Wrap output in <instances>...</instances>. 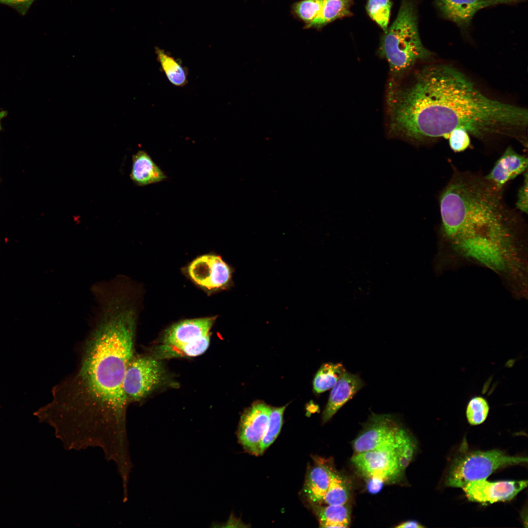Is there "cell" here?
I'll return each instance as SVG.
<instances>
[{
    "label": "cell",
    "mask_w": 528,
    "mask_h": 528,
    "mask_svg": "<svg viewBox=\"0 0 528 528\" xmlns=\"http://www.w3.org/2000/svg\"><path fill=\"white\" fill-rule=\"evenodd\" d=\"M94 301L78 365L55 386L53 399L42 412L57 424L118 429L129 405L123 383L134 354L137 313L126 293L108 292Z\"/></svg>",
    "instance_id": "6da1fadb"
},
{
    "label": "cell",
    "mask_w": 528,
    "mask_h": 528,
    "mask_svg": "<svg viewBox=\"0 0 528 528\" xmlns=\"http://www.w3.org/2000/svg\"><path fill=\"white\" fill-rule=\"evenodd\" d=\"M387 102L389 134L414 145L448 138L461 128L477 137L524 129L528 111L488 98L450 66L427 67L411 81H391Z\"/></svg>",
    "instance_id": "7a4b0ae2"
},
{
    "label": "cell",
    "mask_w": 528,
    "mask_h": 528,
    "mask_svg": "<svg viewBox=\"0 0 528 528\" xmlns=\"http://www.w3.org/2000/svg\"><path fill=\"white\" fill-rule=\"evenodd\" d=\"M440 209L444 236L484 260L495 257L514 239V218L500 191L484 178L454 176L440 195Z\"/></svg>",
    "instance_id": "3957f363"
},
{
    "label": "cell",
    "mask_w": 528,
    "mask_h": 528,
    "mask_svg": "<svg viewBox=\"0 0 528 528\" xmlns=\"http://www.w3.org/2000/svg\"><path fill=\"white\" fill-rule=\"evenodd\" d=\"M378 53L388 62L392 81L431 55L419 38L416 7L411 0H402L396 19L380 40Z\"/></svg>",
    "instance_id": "277c9868"
},
{
    "label": "cell",
    "mask_w": 528,
    "mask_h": 528,
    "mask_svg": "<svg viewBox=\"0 0 528 528\" xmlns=\"http://www.w3.org/2000/svg\"><path fill=\"white\" fill-rule=\"evenodd\" d=\"M527 462L526 457L511 456L497 449L465 452L451 462L445 485L462 488L471 482L486 479L499 468Z\"/></svg>",
    "instance_id": "5b68a950"
},
{
    "label": "cell",
    "mask_w": 528,
    "mask_h": 528,
    "mask_svg": "<svg viewBox=\"0 0 528 528\" xmlns=\"http://www.w3.org/2000/svg\"><path fill=\"white\" fill-rule=\"evenodd\" d=\"M409 434L391 415L373 414L353 441L356 453L396 448Z\"/></svg>",
    "instance_id": "8992f818"
},
{
    "label": "cell",
    "mask_w": 528,
    "mask_h": 528,
    "mask_svg": "<svg viewBox=\"0 0 528 528\" xmlns=\"http://www.w3.org/2000/svg\"><path fill=\"white\" fill-rule=\"evenodd\" d=\"M163 376V369L156 359L134 354L128 363L123 383L129 404L146 397L160 383Z\"/></svg>",
    "instance_id": "52a82bcc"
},
{
    "label": "cell",
    "mask_w": 528,
    "mask_h": 528,
    "mask_svg": "<svg viewBox=\"0 0 528 528\" xmlns=\"http://www.w3.org/2000/svg\"><path fill=\"white\" fill-rule=\"evenodd\" d=\"M352 462L365 478L378 477L385 482L396 481L404 471L400 466L396 448L356 453Z\"/></svg>",
    "instance_id": "ba28073f"
},
{
    "label": "cell",
    "mask_w": 528,
    "mask_h": 528,
    "mask_svg": "<svg viewBox=\"0 0 528 528\" xmlns=\"http://www.w3.org/2000/svg\"><path fill=\"white\" fill-rule=\"evenodd\" d=\"M270 410L264 403H254L241 418L238 432L239 441L245 450L255 455L260 454Z\"/></svg>",
    "instance_id": "9c48e42d"
},
{
    "label": "cell",
    "mask_w": 528,
    "mask_h": 528,
    "mask_svg": "<svg viewBox=\"0 0 528 528\" xmlns=\"http://www.w3.org/2000/svg\"><path fill=\"white\" fill-rule=\"evenodd\" d=\"M527 485V480L490 482L482 479L471 482L462 489L469 501L485 505L509 501Z\"/></svg>",
    "instance_id": "30bf717a"
},
{
    "label": "cell",
    "mask_w": 528,
    "mask_h": 528,
    "mask_svg": "<svg viewBox=\"0 0 528 528\" xmlns=\"http://www.w3.org/2000/svg\"><path fill=\"white\" fill-rule=\"evenodd\" d=\"M188 272L195 283L208 289L226 286L232 277L230 266L220 256L212 254L195 259L189 264Z\"/></svg>",
    "instance_id": "8fae6325"
},
{
    "label": "cell",
    "mask_w": 528,
    "mask_h": 528,
    "mask_svg": "<svg viewBox=\"0 0 528 528\" xmlns=\"http://www.w3.org/2000/svg\"><path fill=\"white\" fill-rule=\"evenodd\" d=\"M524 0H435L441 16L457 24L461 31H468L475 14L480 10L498 4H514Z\"/></svg>",
    "instance_id": "7c38bea8"
},
{
    "label": "cell",
    "mask_w": 528,
    "mask_h": 528,
    "mask_svg": "<svg viewBox=\"0 0 528 528\" xmlns=\"http://www.w3.org/2000/svg\"><path fill=\"white\" fill-rule=\"evenodd\" d=\"M528 158L508 148L497 161L490 172L484 177L497 190L500 191L508 181L525 172Z\"/></svg>",
    "instance_id": "4fadbf2b"
},
{
    "label": "cell",
    "mask_w": 528,
    "mask_h": 528,
    "mask_svg": "<svg viewBox=\"0 0 528 528\" xmlns=\"http://www.w3.org/2000/svg\"><path fill=\"white\" fill-rule=\"evenodd\" d=\"M215 317L188 319L170 327L165 332L164 344L176 346L196 340L209 334Z\"/></svg>",
    "instance_id": "5bb4252c"
},
{
    "label": "cell",
    "mask_w": 528,
    "mask_h": 528,
    "mask_svg": "<svg viewBox=\"0 0 528 528\" xmlns=\"http://www.w3.org/2000/svg\"><path fill=\"white\" fill-rule=\"evenodd\" d=\"M363 386V382L358 375L344 371L332 387L323 413V422L329 421Z\"/></svg>",
    "instance_id": "9a60e30c"
},
{
    "label": "cell",
    "mask_w": 528,
    "mask_h": 528,
    "mask_svg": "<svg viewBox=\"0 0 528 528\" xmlns=\"http://www.w3.org/2000/svg\"><path fill=\"white\" fill-rule=\"evenodd\" d=\"M130 178L137 186L157 183L167 178L161 168L145 151L139 150L132 156Z\"/></svg>",
    "instance_id": "2e32d148"
},
{
    "label": "cell",
    "mask_w": 528,
    "mask_h": 528,
    "mask_svg": "<svg viewBox=\"0 0 528 528\" xmlns=\"http://www.w3.org/2000/svg\"><path fill=\"white\" fill-rule=\"evenodd\" d=\"M332 469L325 464L318 463L309 471L304 492L308 500L316 504L323 502L329 488Z\"/></svg>",
    "instance_id": "e0dca14e"
},
{
    "label": "cell",
    "mask_w": 528,
    "mask_h": 528,
    "mask_svg": "<svg viewBox=\"0 0 528 528\" xmlns=\"http://www.w3.org/2000/svg\"><path fill=\"white\" fill-rule=\"evenodd\" d=\"M353 0H325L316 17L306 28H320L336 19L352 15L350 7Z\"/></svg>",
    "instance_id": "ac0fdd59"
},
{
    "label": "cell",
    "mask_w": 528,
    "mask_h": 528,
    "mask_svg": "<svg viewBox=\"0 0 528 528\" xmlns=\"http://www.w3.org/2000/svg\"><path fill=\"white\" fill-rule=\"evenodd\" d=\"M156 58L169 81L173 85L182 87L187 82L188 72L180 62L164 50L156 47Z\"/></svg>",
    "instance_id": "d6986e66"
},
{
    "label": "cell",
    "mask_w": 528,
    "mask_h": 528,
    "mask_svg": "<svg viewBox=\"0 0 528 528\" xmlns=\"http://www.w3.org/2000/svg\"><path fill=\"white\" fill-rule=\"evenodd\" d=\"M317 513L320 526L323 528H347L350 523V508L346 505H329L319 506Z\"/></svg>",
    "instance_id": "ffe728a7"
},
{
    "label": "cell",
    "mask_w": 528,
    "mask_h": 528,
    "mask_svg": "<svg viewBox=\"0 0 528 528\" xmlns=\"http://www.w3.org/2000/svg\"><path fill=\"white\" fill-rule=\"evenodd\" d=\"M345 371L340 363L323 364L314 378V391L321 393L332 388Z\"/></svg>",
    "instance_id": "44dd1931"
},
{
    "label": "cell",
    "mask_w": 528,
    "mask_h": 528,
    "mask_svg": "<svg viewBox=\"0 0 528 528\" xmlns=\"http://www.w3.org/2000/svg\"><path fill=\"white\" fill-rule=\"evenodd\" d=\"M350 497L348 482L339 473L332 470L330 485L323 502L329 505H344Z\"/></svg>",
    "instance_id": "7402d4cb"
},
{
    "label": "cell",
    "mask_w": 528,
    "mask_h": 528,
    "mask_svg": "<svg viewBox=\"0 0 528 528\" xmlns=\"http://www.w3.org/2000/svg\"><path fill=\"white\" fill-rule=\"evenodd\" d=\"M210 333L196 340L176 346L164 345L162 348L164 352L170 355L176 354L183 356L194 357L203 353L208 349L210 344Z\"/></svg>",
    "instance_id": "603a6c76"
},
{
    "label": "cell",
    "mask_w": 528,
    "mask_h": 528,
    "mask_svg": "<svg viewBox=\"0 0 528 528\" xmlns=\"http://www.w3.org/2000/svg\"><path fill=\"white\" fill-rule=\"evenodd\" d=\"M286 406L271 408L267 427L263 438L260 454H262L275 440L283 423V417Z\"/></svg>",
    "instance_id": "cb8c5ba5"
},
{
    "label": "cell",
    "mask_w": 528,
    "mask_h": 528,
    "mask_svg": "<svg viewBox=\"0 0 528 528\" xmlns=\"http://www.w3.org/2000/svg\"><path fill=\"white\" fill-rule=\"evenodd\" d=\"M391 7L390 0H368L366 9L369 15L384 33L388 28Z\"/></svg>",
    "instance_id": "d4e9b609"
},
{
    "label": "cell",
    "mask_w": 528,
    "mask_h": 528,
    "mask_svg": "<svg viewBox=\"0 0 528 528\" xmlns=\"http://www.w3.org/2000/svg\"><path fill=\"white\" fill-rule=\"evenodd\" d=\"M489 406L487 400L480 396L472 398L467 405L466 417L468 422L472 425H479L487 418Z\"/></svg>",
    "instance_id": "484cf974"
},
{
    "label": "cell",
    "mask_w": 528,
    "mask_h": 528,
    "mask_svg": "<svg viewBox=\"0 0 528 528\" xmlns=\"http://www.w3.org/2000/svg\"><path fill=\"white\" fill-rule=\"evenodd\" d=\"M325 0H303L294 4L293 10L307 24L312 21L320 13Z\"/></svg>",
    "instance_id": "4316f807"
},
{
    "label": "cell",
    "mask_w": 528,
    "mask_h": 528,
    "mask_svg": "<svg viewBox=\"0 0 528 528\" xmlns=\"http://www.w3.org/2000/svg\"><path fill=\"white\" fill-rule=\"evenodd\" d=\"M416 447V442L409 434L396 448L400 466L403 471L411 461Z\"/></svg>",
    "instance_id": "83f0119b"
},
{
    "label": "cell",
    "mask_w": 528,
    "mask_h": 528,
    "mask_svg": "<svg viewBox=\"0 0 528 528\" xmlns=\"http://www.w3.org/2000/svg\"><path fill=\"white\" fill-rule=\"evenodd\" d=\"M451 149L455 152L465 150L470 145L469 133L464 129L459 128L453 130L448 136Z\"/></svg>",
    "instance_id": "f1b7e54d"
},
{
    "label": "cell",
    "mask_w": 528,
    "mask_h": 528,
    "mask_svg": "<svg viewBox=\"0 0 528 528\" xmlns=\"http://www.w3.org/2000/svg\"><path fill=\"white\" fill-rule=\"evenodd\" d=\"M525 177L523 185L520 188L518 194L516 207L520 211L527 213L528 212V173L525 172Z\"/></svg>",
    "instance_id": "f546056e"
},
{
    "label": "cell",
    "mask_w": 528,
    "mask_h": 528,
    "mask_svg": "<svg viewBox=\"0 0 528 528\" xmlns=\"http://www.w3.org/2000/svg\"><path fill=\"white\" fill-rule=\"evenodd\" d=\"M35 0H0V3L15 9L22 15H24Z\"/></svg>",
    "instance_id": "4dcf8cb0"
},
{
    "label": "cell",
    "mask_w": 528,
    "mask_h": 528,
    "mask_svg": "<svg viewBox=\"0 0 528 528\" xmlns=\"http://www.w3.org/2000/svg\"><path fill=\"white\" fill-rule=\"evenodd\" d=\"M367 479H368L367 488L368 492L372 494L379 492L385 483L384 480L378 477H372Z\"/></svg>",
    "instance_id": "1f68e13d"
},
{
    "label": "cell",
    "mask_w": 528,
    "mask_h": 528,
    "mask_svg": "<svg viewBox=\"0 0 528 528\" xmlns=\"http://www.w3.org/2000/svg\"><path fill=\"white\" fill-rule=\"evenodd\" d=\"M396 528H423L424 527L423 526H422L421 525H420L419 523H418L417 521H406L405 522H403V523L398 525V526H396Z\"/></svg>",
    "instance_id": "d6a6232c"
},
{
    "label": "cell",
    "mask_w": 528,
    "mask_h": 528,
    "mask_svg": "<svg viewBox=\"0 0 528 528\" xmlns=\"http://www.w3.org/2000/svg\"><path fill=\"white\" fill-rule=\"evenodd\" d=\"M7 115V112L6 110L0 111V131L2 129L1 122L3 119H4Z\"/></svg>",
    "instance_id": "836d02e7"
}]
</instances>
